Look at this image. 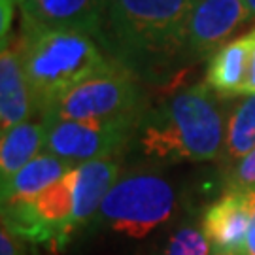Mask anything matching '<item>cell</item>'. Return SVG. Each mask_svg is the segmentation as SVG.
I'll list each match as a JSON object with an SVG mask.
<instances>
[{"instance_id": "obj_16", "label": "cell", "mask_w": 255, "mask_h": 255, "mask_svg": "<svg viewBox=\"0 0 255 255\" xmlns=\"http://www.w3.org/2000/svg\"><path fill=\"white\" fill-rule=\"evenodd\" d=\"M164 255H212V244L202 229L185 225L168 238Z\"/></svg>"}, {"instance_id": "obj_19", "label": "cell", "mask_w": 255, "mask_h": 255, "mask_svg": "<svg viewBox=\"0 0 255 255\" xmlns=\"http://www.w3.org/2000/svg\"><path fill=\"white\" fill-rule=\"evenodd\" d=\"M250 38H252V47H250V66H248L246 97L255 95V28L250 30Z\"/></svg>"}, {"instance_id": "obj_8", "label": "cell", "mask_w": 255, "mask_h": 255, "mask_svg": "<svg viewBox=\"0 0 255 255\" xmlns=\"http://www.w3.org/2000/svg\"><path fill=\"white\" fill-rule=\"evenodd\" d=\"M110 0H23V32L72 30L97 40Z\"/></svg>"}, {"instance_id": "obj_4", "label": "cell", "mask_w": 255, "mask_h": 255, "mask_svg": "<svg viewBox=\"0 0 255 255\" xmlns=\"http://www.w3.org/2000/svg\"><path fill=\"white\" fill-rule=\"evenodd\" d=\"M176 208L174 187L151 172L119 178L104 197L97 221L123 237L144 238L168 221Z\"/></svg>"}, {"instance_id": "obj_22", "label": "cell", "mask_w": 255, "mask_h": 255, "mask_svg": "<svg viewBox=\"0 0 255 255\" xmlns=\"http://www.w3.org/2000/svg\"><path fill=\"white\" fill-rule=\"evenodd\" d=\"M246 2L248 9H250V13H252V17L255 19V0H244Z\"/></svg>"}, {"instance_id": "obj_17", "label": "cell", "mask_w": 255, "mask_h": 255, "mask_svg": "<svg viewBox=\"0 0 255 255\" xmlns=\"http://www.w3.org/2000/svg\"><path fill=\"white\" fill-rule=\"evenodd\" d=\"M255 189V149L235 163L227 178V191H254Z\"/></svg>"}, {"instance_id": "obj_5", "label": "cell", "mask_w": 255, "mask_h": 255, "mask_svg": "<svg viewBox=\"0 0 255 255\" xmlns=\"http://www.w3.org/2000/svg\"><path fill=\"white\" fill-rule=\"evenodd\" d=\"M147 110L144 89L136 76L116 66L80 83L42 118L68 121H106L142 118Z\"/></svg>"}, {"instance_id": "obj_9", "label": "cell", "mask_w": 255, "mask_h": 255, "mask_svg": "<svg viewBox=\"0 0 255 255\" xmlns=\"http://www.w3.org/2000/svg\"><path fill=\"white\" fill-rule=\"evenodd\" d=\"M36 112L32 93L28 85L21 38L11 40L9 46L2 47L0 55V127L2 132L19 123H25Z\"/></svg>"}, {"instance_id": "obj_18", "label": "cell", "mask_w": 255, "mask_h": 255, "mask_svg": "<svg viewBox=\"0 0 255 255\" xmlns=\"http://www.w3.org/2000/svg\"><path fill=\"white\" fill-rule=\"evenodd\" d=\"M23 2V0H0L2 4V23H0V34H2V44L6 42V36L11 27V17H13V4Z\"/></svg>"}, {"instance_id": "obj_2", "label": "cell", "mask_w": 255, "mask_h": 255, "mask_svg": "<svg viewBox=\"0 0 255 255\" xmlns=\"http://www.w3.org/2000/svg\"><path fill=\"white\" fill-rule=\"evenodd\" d=\"M227 119L206 83L187 85L144 112L134 144L155 161H214L225 149Z\"/></svg>"}, {"instance_id": "obj_3", "label": "cell", "mask_w": 255, "mask_h": 255, "mask_svg": "<svg viewBox=\"0 0 255 255\" xmlns=\"http://www.w3.org/2000/svg\"><path fill=\"white\" fill-rule=\"evenodd\" d=\"M21 53L34 108L42 116L80 83L119 66L95 38L72 30L23 32Z\"/></svg>"}, {"instance_id": "obj_23", "label": "cell", "mask_w": 255, "mask_h": 255, "mask_svg": "<svg viewBox=\"0 0 255 255\" xmlns=\"http://www.w3.org/2000/svg\"><path fill=\"white\" fill-rule=\"evenodd\" d=\"M212 255H246V254H237V252H214V250H212Z\"/></svg>"}, {"instance_id": "obj_13", "label": "cell", "mask_w": 255, "mask_h": 255, "mask_svg": "<svg viewBox=\"0 0 255 255\" xmlns=\"http://www.w3.org/2000/svg\"><path fill=\"white\" fill-rule=\"evenodd\" d=\"M76 176V225L78 229L97 218L104 197L119 178L118 157L78 164Z\"/></svg>"}, {"instance_id": "obj_20", "label": "cell", "mask_w": 255, "mask_h": 255, "mask_svg": "<svg viewBox=\"0 0 255 255\" xmlns=\"http://www.w3.org/2000/svg\"><path fill=\"white\" fill-rule=\"evenodd\" d=\"M0 255H19L17 238L2 227L0 233Z\"/></svg>"}, {"instance_id": "obj_11", "label": "cell", "mask_w": 255, "mask_h": 255, "mask_svg": "<svg viewBox=\"0 0 255 255\" xmlns=\"http://www.w3.org/2000/svg\"><path fill=\"white\" fill-rule=\"evenodd\" d=\"M250 32L233 38L210 57L206 68V85L219 99L246 97L248 66H250Z\"/></svg>"}, {"instance_id": "obj_7", "label": "cell", "mask_w": 255, "mask_h": 255, "mask_svg": "<svg viewBox=\"0 0 255 255\" xmlns=\"http://www.w3.org/2000/svg\"><path fill=\"white\" fill-rule=\"evenodd\" d=\"M252 19L244 0H195L187 25L189 57H208Z\"/></svg>"}, {"instance_id": "obj_10", "label": "cell", "mask_w": 255, "mask_h": 255, "mask_svg": "<svg viewBox=\"0 0 255 255\" xmlns=\"http://www.w3.org/2000/svg\"><path fill=\"white\" fill-rule=\"evenodd\" d=\"M252 214L248 210L244 193L225 191V195L210 204L202 216V233L214 252L244 254Z\"/></svg>"}, {"instance_id": "obj_12", "label": "cell", "mask_w": 255, "mask_h": 255, "mask_svg": "<svg viewBox=\"0 0 255 255\" xmlns=\"http://www.w3.org/2000/svg\"><path fill=\"white\" fill-rule=\"evenodd\" d=\"M74 166L78 164L68 163L47 151L36 155L11 178L2 182V204L32 201L44 189L66 176Z\"/></svg>"}, {"instance_id": "obj_15", "label": "cell", "mask_w": 255, "mask_h": 255, "mask_svg": "<svg viewBox=\"0 0 255 255\" xmlns=\"http://www.w3.org/2000/svg\"><path fill=\"white\" fill-rule=\"evenodd\" d=\"M255 149V95H250L237 104L227 119V138L223 155L237 163Z\"/></svg>"}, {"instance_id": "obj_1", "label": "cell", "mask_w": 255, "mask_h": 255, "mask_svg": "<svg viewBox=\"0 0 255 255\" xmlns=\"http://www.w3.org/2000/svg\"><path fill=\"white\" fill-rule=\"evenodd\" d=\"M195 0H110L97 42L138 80L159 82L187 51V25Z\"/></svg>"}, {"instance_id": "obj_14", "label": "cell", "mask_w": 255, "mask_h": 255, "mask_svg": "<svg viewBox=\"0 0 255 255\" xmlns=\"http://www.w3.org/2000/svg\"><path fill=\"white\" fill-rule=\"evenodd\" d=\"M47 123L42 121H25L9 130L2 132L0 142V178L6 182L13 174L30 163L42 149H46Z\"/></svg>"}, {"instance_id": "obj_21", "label": "cell", "mask_w": 255, "mask_h": 255, "mask_svg": "<svg viewBox=\"0 0 255 255\" xmlns=\"http://www.w3.org/2000/svg\"><path fill=\"white\" fill-rule=\"evenodd\" d=\"M244 254L255 255V218H252V223H250V229H248L246 244H244Z\"/></svg>"}, {"instance_id": "obj_6", "label": "cell", "mask_w": 255, "mask_h": 255, "mask_svg": "<svg viewBox=\"0 0 255 255\" xmlns=\"http://www.w3.org/2000/svg\"><path fill=\"white\" fill-rule=\"evenodd\" d=\"M46 119V118H44ZM142 118H121L106 121H68L46 119V149L72 164L118 157L136 136Z\"/></svg>"}]
</instances>
